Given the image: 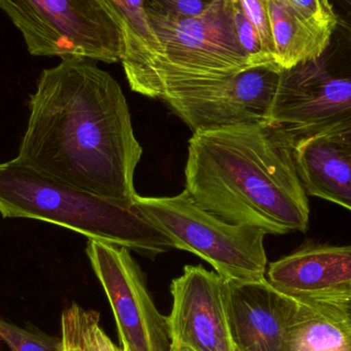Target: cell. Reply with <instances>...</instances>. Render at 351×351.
Instances as JSON below:
<instances>
[{"label": "cell", "mask_w": 351, "mask_h": 351, "mask_svg": "<svg viewBox=\"0 0 351 351\" xmlns=\"http://www.w3.org/2000/svg\"><path fill=\"white\" fill-rule=\"evenodd\" d=\"M0 214L71 229L148 257L172 249L170 239L135 204L108 199L40 174L16 158L0 164Z\"/></svg>", "instance_id": "3957f363"}, {"label": "cell", "mask_w": 351, "mask_h": 351, "mask_svg": "<svg viewBox=\"0 0 351 351\" xmlns=\"http://www.w3.org/2000/svg\"><path fill=\"white\" fill-rule=\"evenodd\" d=\"M172 351H193L188 348H173Z\"/></svg>", "instance_id": "484cf974"}, {"label": "cell", "mask_w": 351, "mask_h": 351, "mask_svg": "<svg viewBox=\"0 0 351 351\" xmlns=\"http://www.w3.org/2000/svg\"><path fill=\"white\" fill-rule=\"evenodd\" d=\"M235 0H216L199 16H149L160 56L129 82L132 90L160 99L176 84L224 77L254 66L237 36Z\"/></svg>", "instance_id": "277c9868"}, {"label": "cell", "mask_w": 351, "mask_h": 351, "mask_svg": "<svg viewBox=\"0 0 351 351\" xmlns=\"http://www.w3.org/2000/svg\"><path fill=\"white\" fill-rule=\"evenodd\" d=\"M168 317L173 348L237 351L223 298V278L202 266L187 265L171 284Z\"/></svg>", "instance_id": "30bf717a"}, {"label": "cell", "mask_w": 351, "mask_h": 351, "mask_svg": "<svg viewBox=\"0 0 351 351\" xmlns=\"http://www.w3.org/2000/svg\"><path fill=\"white\" fill-rule=\"evenodd\" d=\"M274 61L290 69L323 53L333 31L315 26L298 14L287 0H267Z\"/></svg>", "instance_id": "9a60e30c"}, {"label": "cell", "mask_w": 351, "mask_h": 351, "mask_svg": "<svg viewBox=\"0 0 351 351\" xmlns=\"http://www.w3.org/2000/svg\"><path fill=\"white\" fill-rule=\"evenodd\" d=\"M61 325L63 351H80L76 340L75 323L71 306L62 313Z\"/></svg>", "instance_id": "603a6c76"}, {"label": "cell", "mask_w": 351, "mask_h": 351, "mask_svg": "<svg viewBox=\"0 0 351 351\" xmlns=\"http://www.w3.org/2000/svg\"><path fill=\"white\" fill-rule=\"evenodd\" d=\"M134 204L170 239L173 247L206 260L223 280L265 278L267 233L262 229L221 220L200 208L186 189L165 197L138 195Z\"/></svg>", "instance_id": "52a82bcc"}, {"label": "cell", "mask_w": 351, "mask_h": 351, "mask_svg": "<svg viewBox=\"0 0 351 351\" xmlns=\"http://www.w3.org/2000/svg\"><path fill=\"white\" fill-rule=\"evenodd\" d=\"M350 298H351V297H350Z\"/></svg>", "instance_id": "83f0119b"}, {"label": "cell", "mask_w": 351, "mask_h": 351, "mask_svg": "<svg viewBox=\"0 0 351 351\" xmlns=\"http://www.w3.org/2000/svg\"><path fill=\"white\" fill-rule=\"evenodd\" d=\"M239 2L245 16L257 30L266 53L274 60V41L270 30L267 0H239Z\"/></svg>", "instance_id": "44dd1931"}, {"label": "cell", "mask_w": 351, "mask_h": 351, "mask_svg": "<svg viewBox=\"0 0 351 351\" xmlns=\"http://www.w3.org/2000/svg\"><path fill=\"white\" fill-rule=\"evenodd\" d=\"M75 323L76 340L80 351H123L113 343L100 326V313L71 305Z\"/></svg>", "instance_id": "e0dca14e"}, {"label": "cell", "mask_w": 351, "mask_h": 351, "mask_svg": "<svg viewBox=\"0 0 351 351\" xmlns=\"http://www.w3.org/2000/svg\"><path fill=\"white\" fill-rule=\"evenodd\" d=\"M282 68L252 66L231 75L176 84L160 99L193 131H224L271 123Z\"/></svg>", "instance_id": "ba28073f"}, {"label": "cell", "mask_w": 351, "mask_h": 351, "mask_svg": "<svg viewBox=\"0 0 351 351\" xmlns=\"http://www.w3.org/2000/svg\"><path fill=\"white\" fill-rule=\"evenodd\" d=\"M297 173L307 196H317L351 210V160L328 136L294 141Z\"/></svg>", "instance_id": "4fadbf2b"}, {"label": "cell", "mask_w": 351, "mask_h": 351, "mask_svg": "<svg viewBox=\"0 0 351 351\" xmlns=\"http://www.w3.org/2000/svg\"><path fill=\"white\" fill-rule=\"evenodd\" d=\"M0 338L12 351H63L62 338L33 328H21L0 319Z\"/></svg>", "instance_id": "ac0fdd59"}, {"label": "cell", "mask_w": 351, "mask_h": 351, "mask_svg": "<svg viewBox=\"0 0 351 351\" xmlns=\"http://www.w3.org/2000/svg\"><path fill=\"white\" fill-rule=\"evenodd\" d=\"M328 137L331 138L336 143L339 144L340 147L350 156L351 160V127L341 130V131L335 132L331 135H328Z\"/></svg>", "instance_id": "d4e9b609"}, {"label": "cell", "mask_w": 351, "mask_h": 351, "mask_svg": "<svg viewBox=\"0 0 351 351\" xmlns=\"http://www.w3.org/2000/svg\"><path fill=\"white\" fill-rule=\"evenodd\" d=\"M295 10L311 24L333 31L336 20L328 0H287Z\"/></svg>", "instance_id": "7402d4cb"}, {"label": "cell", "mask_w": 351, "mask_h": 351, "mask_svg": "<svg viewBox=\"0 0 351 351\" xmlns=\"http://www.w3.org/2000/svg\"><path fill=\"white\" fill-rule=\"evenodd\" d=\"M336 25L351 35V0H328Z\"/></svg>", "instance_id": "cb8c5ba5"}, {"label": "cell", "mask_w": 351, "mask_h": 351, "mask_svg": "<svg viewBox=\"0 0 351 351\" xmlns=\"http://www.w3.org/2000/svg\"><path fill=\"white\" fill-rule=\"evenodd\" d=\"M298 301L285 351H351V307L348 303Z\"/></svg>", "instance_id": "5bb4252c"}, {"label": "cell", "mask_w": 351, "mask_h": 351, "mask_svg": "<svg viewBox=\"0 0 351 351\" xmlns=\"http://www.w3.org/2000/svg\"><path fill=\"white\" fill-rule=\"evenodd\" d=\"M223 298L237 351H285L299 301L282 294L267 278L223 280Z\"/></svg>", "instance_id": "8fae6325"}, {"label": "cell", "mask_w": 351, "mask_h": 351, "mask_svg": "<svg viewBox=\"0 0 351 351\" xmlns=\"http://www.w3.org/2000/svg\"><path fill=\"white\" fill-rule=\"evenodd\" d=\"M16 160L55 181L134 204L143 149L119 82L92 60L67 57L45 69L29 100Z\"/></svg>", "instance_id": "6da1fadb"}, {"label": "cell", "mask_w": 351, "mask_h": 351, "mask_svg": "<svg viewBox=\"0 0 351 351\" xmlns=\"http://www.w3.org/2000/svg\"><path fill=\"white\" fill-rule=\"evenodd\" d=\"M86 254L106 293L123 351H172L168 317L156 308L130 249L88 239Z\"/></svg>", "instance_id": "9c48e42d"}, {"label": "cell", "mask_w": 351, "mask_h": 351, "mask_svg": "<svg viewBox=\"0 0 351 351\" xmlns=\"http://www.w3.org/2000/svg\"><path fill=\"white\" fill-rule=\"evenodd\" d=\"M234 18L239 43L249 56L252 64L256 66L261 64L276 63L264 49L261 38L255 27L252 25L243 12L239 0L234 1Z\"/></svg>", "instance_id": "ffe728a7"}, {"label": "cell", "mask_w": 351, "mask_h": 351, "mask_svg": "<svg viewBox=\"0 0 351 351\" xmlns=\"http://www.w3.org/2000/svg\"><path fill=\"white\" fill-rule=\"evenodd\" d=\"M216 0H144L148 14L171 19H191L206 12Z\"/></svg>", "instance_id": "d6986e66"}, {"label": "cell", "mask_w": 351, "mask_h": 351, "mask_svg": "<svg viewBox=\"0 0 351 351\" xmlns=\"http://www.w3.org/2000/svg\"><path fill=\"white\" fill-rule=\"evenodd\" d=\"M271 123L294 141L351 127V35L336 25L321 55L282 69Z\"/></svg>", "instance_id": "8992f818"}, {"label": "cell", "mask_w": 351, "mask_h": 351, "mask_svg": "<svg viewBox=\"0 0 351 351\" xmlns=\"http://www.w3.org/2000/svg\"><path fill=\"white\" fill-rule=\"evenodd\" d=\"M267 278L276 290L296 300H348L351 245L307 243L270 264Z\"/></svg>", "instance_id": "7c38bea8"}, {"label": "cell", "mask_w": 351, "mask_h": 351, "mask_svg": "<svg viewBox=\"0 0 351 351\" xmlns=\"http://www.w3.org/2000/svg\"><path fill=\"white\" fill-rule=\"evenodd\" d=\"M293 147L294 140L274 123L193 134L185 189L229 224L267 234L305 232L311 208Z\"/></svg>", "instance_id": "7a4b0ae2"}, {"label": "cell", "mask_w": 351, "mask_h": 351, "mask_svg": "<svg viewBox=\"0 0 351 351\" xmlns=\"http://www.w3.org/2000/svg\"><path fill=\"white\" fill-rule=\"evenodd\" d=\"M123 23L125 53L121 63L128 82L160 56L162 47L152 29L144 0H109Z\"/></svg>", "instance_id": "2e32d148"}, {"label": "cell", "mask_w": 351, "mask_h": 351, "mask_svg": "<svg viewBox=\"0 0 351 351\" xmlns=\"http://www.w3.org/2000/svg\"><path fill=\"white\" fill-rule=\"evenodd\" d=\"M0 10L34 57L123 59V23L109 0H0Z\"/></svg>", "instance_id": "5b68a950"}, {"label": "cell", "mask_w": 351, "mask_h": 351, "mask_svg": "<svg viewBox=\"0 0 351 351\" xmlns=\"http://www.w3.org/2000/svg\"><path fill=\"white\" fill-rule=\"evenodd\" d=\"M343 302L348 303V304L351 307V298L348 299V300H343Z\"/></svg>", "instance_id": "4316f807"}]
</instances>
